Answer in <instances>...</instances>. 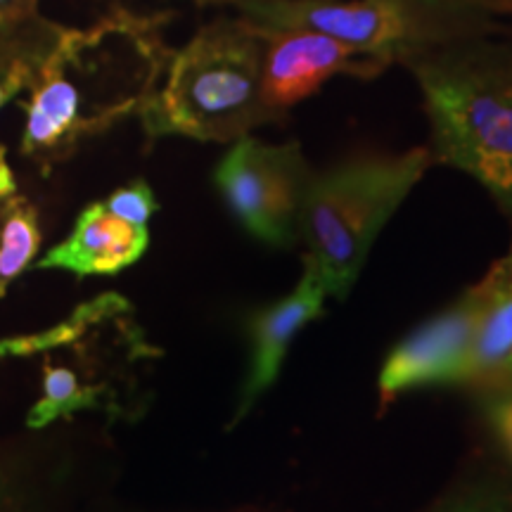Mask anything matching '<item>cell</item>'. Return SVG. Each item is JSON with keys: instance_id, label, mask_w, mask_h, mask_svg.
Returning <instances> with one entry per match:
<instances>
[{"instance_id": "ba28073f", "label": "cell", "mask_w": 512, "mask_h": 512, "mask_svg": "<svg viewBox=\"0 0 512 512\" xmlns=\"http://www.w3.org/2000/svg\"><path fill=\"white\" fill-rule=\"evenodd\" d=\"M259 29L266 38L261 102L271 119H278L292 105L309 98L332 76L351 74L370 79L389 64L382 57L363 53L318 31Z\"/></svg>"}, {"instance_id": "8992f818", "label": "cell", "mask_w": 512, "mask_h": 512, "mask_svg": "<svg viewBox=\"0 0 512 512\" xmlns=\"http://www.w3.org/2000/svg\"><path fill=\"white\" fill-rule=\"evenodd\" d=\"M256 27L318 31L392 62L430 53L460 34L470 8L451 0H228Z\"/></svg>"}, {"instance_id": "ac0fdd59", "label": "cell", "mask_w": 512, "mask_h": 512, "mask_svg": "<svg viewBox=\"0 0 512 512\" xmlns=\"http://www.w3.org/2000/svg\"><path fill=\"white\" fill-rule=\"evenodd\" d=\"M38 0H0V31L17 27L38 15Z\"/></svg>"}, {"instance_id": "4fadbf2b", "label": "cell", "mask_w": 512, "mask_h": 512, "mask_svg": "<svg viewBox=\"0 0 512 512\" xmlns=\"http://www.w3.org/2000/svg\"><path fill=\"white\" fill-rule=\"evenodd\" d=\"M64 27L41 15L0 31V107L34 83L38 69L60 43Z\"/></svg>"}, {"instance_id": "2e32d148", "label": "cell", "mask_w": 512, "mask_h": 512, "mask_svg": "<svg viewBox=\"0 0 512 512\" xmlns=\"http://www.w3.org/2000/svg\"><path fill=\"white\" fill-rule=\"evenodd\" d=\"M105 204L114 216L124 219L128 223H136V226H147L150 216L157 211L155 192L150 190V185L145 181H136L126 188L114 192Z\"/></svg>"}, {"instance_id": "7c38bea8", "label": "cell", "mask_w": 512, "mask_h": 512, "mask_svg": "<svg viewBox=\"0 0 512 512\" xmlns=\"http://www.w3.org/2000/svg\"><path fill=\"white\" fill-rule=\"evenodd\" d=\"M470 292L475 299L472 382L512 389V247Z\"/></svg>"}, {"instance_id": "5bb4252c", "label": "cell", "mask_w": 512, "mask_h": 512, "mask_svg": "<svg viewBox=\"0 0 512 512\" xmlns=\"http://www.w3.org/2000/svg\"><path fill=\"white\" fill-rule=\"evenodd\" d=\"M41 249L38 211L27 197L10 195L0 202V297Z\"/></svg>"}, {"instance_id": "3957f363", "label": "cell", "mask_w": 512, "mask_h": 512, "mask_svg": "<svg viewBox=\"0 0 512 512\" xmlns=\"http://www.w3.org/2000/svg\"><path fill=\"white\" fill-rule=\"evenodd\" d=\"M266 38L247 19L221 17L171 55L157 91L140 110L150 138L238 140L273 121L261 102Z\"/></svg>"}, {"instance_id": "6da1fadb", "label": "cell", "mask_w": 512, "mask_h": 512, "mask_svg": "<svg viewBox=\"0 0 512 512\" xmlns=\"http://www.w3.org/2000/svg\"><path fill=\"white\" fill-rule=\"evenodd\" d=\"M164 17L117 8L91 29H64L29 86L22 152L48 169L81 140L143 110L171 60Z\"/></svg>"}, {"instance_id": "ffe728a7", "label": "cell", "mask_w": 512, "mask_h": 512, "mask_svg": "<svg viewBox=\"0 0 512 512\" xmlns=\"http://www.w3.org/2000/svg\"><path fill=\"white\" fill-rule=\"evenodd\" d=\"M15 190H17L15 176H12L8 157H5V147L0 145V202H3L5 197L15 195Z\"/></svg>"}, {"instance_id": "30bf717a", "label": "cell", "mask_w": 512, "mask_h": 512, "mask_svg": "<svg viewBox=\"0 0 512 512\" xmlns=\"http://www.w3.org/2000/svg\"><path fill=\"white\" fill-rule=\"evenodd\" d=\"M325 297H328V290L320 283L316 268L309 259H304V273L297 287L287 297L264 306L249 318L247 375L242 382L233 425H238L256 406V401L273 387L294 339L306 325L323 316Z\"/></svg>"}, {"instance_id": "d6986e66", "label": "cell", "mask_w": 512, "mask_h": 512, "mask_svg": "<svg viewBox=\"0 0 512 512\" xmlns=\"http://www.w3.org/2000/svg\"><path fill=\"white\" fill-rule=\"evenodd\" d=\"M451 3L463 5V8L470 10L505 12V15H512V0H451Z\"/></svg>"}, {"instance_id": "277c9868", "label": "cell", "mask_w": 512, "mask_h": 512, "mask_svg": "<svg viewBox=\"0 0 512 512\" xmlns=\"http://www.w3.org/2000/svg\"><path fill=\"white\" fill-rule=\"evenodd\" d=\"M434 159L470 174L512 214V55L444 50L415 57Z\"/></svg>"}, {"instance_id": "44dd1931", "label": "cell", "mask_w": 512, "mask_h": 512, "mask_svg": "<svg viewBox=\"0 0 512 512\" xmlns=\"http://www.w3.org/2000/svg\"><path fill=\"white\" fill-rule=\"evenodd\" d=\"M197 3L200 5H223V3H228V0H197Z\"/></svg>"}, {"instance_id": "52a82bcc", "label": "cell", "mask_w": 512, "mask_h": 512, "mask_svg": "<svg viewBox=\"0 0 512 512\" xmlns=\"http://www.w3.org/2000/svg\"><path fill=\"white\" fill-rule=\"evenodd\" d=\"M216 185L247 233L266 245L297 240L309 169L297 143L266 145L242 136L216 166Z\"/></svg>"}, {"instance_id": "e0dca14e", "label": "cell", "mask_w": 512, "mask_h": 512, "mask_svg": "<svg viewBox=\"0 0 512 512\" xmlns=\"http://www.w3.org/2000/svg\"><path fill=\"white\" fill-rule=\"evenodd\" d=\"M486 422L512 463V389H491L484 401Z\"/></svg>"}, {"instance_id": "9c48e42d", "label": "cell", "mask_w": 512, "mask_h": 512, "mask_svg": "<svg viewBox=\"0 0 512 512\" xmlns=\"http://www.w3.org/2000/svg\"><path fill=\"white\" fill-rule=\"evenodd\" d=\"M472 339L475 299L472 292H467L389 351L377 380L382 401H392L413 389L451 387L475 380Z\"/></svg>"}, {"instance_id": "7a4b0ae2", "label": "cell", "mask_w": 512, "mask_h": 512, "mask_svg": "<svg viewBox=\"0 0 512 512\" xmlns=\"http://www.w3.org/2000/svg\"><path fill=\"white\" fill-rule=\"evenodd\" d=\"M0 356H41L43 396L31 408L29 427H46L86 411L131 415L157 349L136 323L133 306L119 294H102L53 328L3 339Z\"/></svg>"}, {"instance_id": "8fae6325", "label": "cell", "mask_w": 512, "mask_h": 512, "mask_svg": "<svg viewBox=\"0 0 512 512\" xmlns=\"http://www.w3.org/2000/svg\"><path fill=\"white\" fill-rule=\"evenodd\" d=\"M150 242L147 226L114 216L105 204H91L67 240L38 261L41 268H64L76 275H114L143 256Z\"/></svg>"}, {"instance_id": "5b68a950", "label": "cell", "mask_w": 512, "mask_h": 512, "mask_svg": "<svg viewBox=\"0 0 512 512\" xmlns=\"http://www.w3.org/2000/svg\"><path fill=\"white\" fill-rule=\"evenodd\" d=\"M432 162L430 150L415 147L403 155L349 159L309 178L299 233L328 297H347L377 233Z\"/></svg>"}, {"instance_id": "9a60e30c", "label": "cell", "mask_w": 512, "mask_h": 512, "mask_svg": "<svg viewBox=\"0 0 512 512\" xmlns=\"http://www.w3.org/2000/svg\"><path fill=\"white\" fill-rule=\"evenodd\" d=\"M434 512H512V489L498 479L463 484Z\"/></svg>"}]
</instances>
